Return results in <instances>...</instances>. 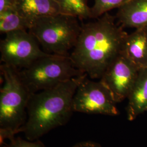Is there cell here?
<instances>
[{"mask_svg": "<svg viewBox=\"0 0 147 147\" xmlns=\"http://www.w3.org/2000/svg\"><path fill=\"white\" fill-rule=\"evenodd\" d=\"M128 0H94V3L91 7L92 19H97L109 12L118 8Z\"/></svg>", "mask_w": 147, "mask_h": 147, "instance_id": "obj_15", "label": "cell"}, {"mask_svg": "<svg viewBox=\"0 0 147 147\" xmlns=\"http://www.w3.org/2000/svg\"><path fill=\"white\" fill-rule=\"evenodd\" d=\"M32 22L15 10L0 13V32L6 34L18 30H29Z\"/></svg>", "mask_w": 147, "mask_h": 147, "instance_id": "obj_13", "label": "cell"}, {"mask_svg": "<svg viewBox=\"0 0 147 147\" xmlns=\"http://www.w3.org/2000/svg\"><path fill=\"white\" fill-rule=\"evenodd\" d=\"M82 24L77 43L70 54L75 67L90 79H101L121 54L128 33L116 16L106 13Z\"/></svg>", "mask_w": 147, "mask_h": 147, "instance_id": "obj_1", "label": "cell"}, {"mask_svg": "<svg viewBox=\"0 0 147 147\" xmlns=\"http://www.w3.org/2000/svg\"><path fill=\"white\" fill-rule=\"evenodd\" d=\"M4 84L0 91V129L15 135L25 124L31 93L21 79L19 70L1 64Z\"/></svg>", "mask_w": 147, "mask_h": 147, "instance_id": "obj_4", "label": "cell"}, {"mask_svg": "<svg viewBox=\"0 0 147 147\" xmlns=\"http://www.w3.org/2000/svg\"><path fill=\"white\" fill-rule=\"evenodd\" d=\"M117 102L110 91L101 81L86 75L79 84L73 100L74 112L115 116L119 115Z\"/></svg>", "mask_w": 147, "mask_h": 147, "instance_id": "obj_7", "label": "cell"}, {"mask_svg": "<svg viewBox=\"0 0 147 147\" xmlns=\"http://www.w3.org/2000/svg\"><path fill=\"white\" fill-rule=\"evenodd\" d=\"M118 22L124 28H141L147 26V0H128L118 8Z\"/></svg>", "mask_w": 147, "mask_h": 147, "instance_id": "obj_9", "label": "cell"}, {"mask_svg": "<svg viewBox=\"0 0 147 147\" xmlns=\"http://www.w3.org/2000/svg\"><path fill=\"white\" fill-rule=\"evenodd\" d=\"M5 147H45L44 143L39 140L36 141H26L20 137H14L10 140V143Z\"/></svg>", "mask_w": 147, "mask_h": 147, "instance_id": "obj_16", "label": "cell"}, {"mask_svg": "<svg viewBox=\"0 0 147 147\" xmlns=\"http://www.w3.org/2000/svg\"><path fill=\"white\" fill-rule=\"evenodd\" d=\"M140 69L121 53L100 79L109 89L117 103L127 98Z\"/></svg>", "mask_w": 147, "mask_h": 147, "instance_id": "obj_8", "label": "cell"}, {"mask_svg": "<svg viewBox=\"0 0 147 147\" xmlns=\"http://www.w3.org/2000/svg\"><path fill=\"white\" fill-rule=\"evenodd\" d=\"M127 99V118L134 121L147 111V68L141 69Z\"/></svg>", "mask_w": 147, "mask_h": 147, "instance_id": "obj_10", "label": "cell"}, {"mask_svg": "<svg viewBox=\"0 0 147 147\" xmlns=\"http://www.w3.org/2000/svg\"><path fill=\"white\" fill-rule=\"evenodd\" d=\"M86 75L31 94L27 104V119L20 132L33 141L67 124L74 112L73 100L76 90Z\"/></svg>", "mask_w": 147, "mask_h": 147, "instance_id": "obj_2", "label": "cell"}, {"mask_svg": "<svg viewBox=\"0 0 147 147\" xmlns=\"http://www.w3.org/2000/svg\"><path fill=\"white\" fill-rule=\"evenodd\" d=\"M5 34L0 42L2 64L20 70L38 59L50 55L40 49L36 38L27 30L10 32Z\"/></svg>", "mask_w": 147, "mask_h": 147, "instance_id": "obj_6", "label": "cell"}, {"mask_svg": "<svg viewBox=\"0 0 147 147\" xmlns=\"http://www.w3.org/2000/svg\"><path fill=\"white\" fill-rule=\"evenodd\" d=\"M121 53L138 68H147V26L128 34Z\"/></svg>", "mask_w": 147, "mask_h": 147, "instance_id": "obj_11", "label": "cell"}, {"mask_svg": "<svg viewBox=\"0 0 147 147\" xmlns=\"http://www.w3.org/2000/svg\"></svg>", "mask_w": 147, "mask_h": 147, "instance_id": "obj_19", "label": "cell"}, {"mask_svg": "<svg viewBox=\"0 0 147 147\" xmlns=\"http://www.w3.org/2000/svg\"><path fill=\"white\" fill-rule=\"evenodd\" d=\"M59 7L60 13L72 16L80 20L92 19L91 8L88 0H55Z\"/></svg>", "mask_w": 147, "mask_h": 147, "instance_id": "obj_14", "label": "cell"}, {"mask_svg": "<svg viewBox=\"0 0 147 147\" xmlns=\"http://www.w3.org/2000/svg\"><path fill=\"white\" fill-rule=\"evenodd\" d=\"M16 0H0V13L5 11H16Z\"/></svg>", "mask_w": 147, "mask_h": 147, "instance_id": "obj_17", "label": "cell"}, {"mask_svg": "<svg viewBox=\"0 0 147 147\" xmlns=\"http://www.w3.org/2000/svg\"><path fill=\"white\" fill-rule=\"evenodd\" d=\"M71 147H102L99 143L93 141L80 142Z\"/></svg>", "mask_w": 147, "mask_h": 147, "instance_id": "obj_18", "label": "cell"}, {"mask_svg": "<svg viewBox=\"0 0 147 147\" xmlns=\"http://www.w3.org/2000/svg\"><path fill=\"white\" fill-rule=\"evenodd\" d=\"M79 19L59 13L34 19L28 31L36 38L45 53L70 56L82 29Z\"/></svg>", "mask_w": 147, "mask_h": 147, "instance_id": "obj_3", "label": "cell"}, {"mask_svg": "<svg viewBox=\"0 0 147 147\" xmlns=\"http://www.w3.org/2000/svg\"><path fill=\"white\" fill-rule=\"evenodd\" d=\"M19 74L31 94L53 88L84 74L75 67L69 56L52 54L38 59L19 70Z\"/></svg>", "mask_w": 147, "mask_h": 147, "instance_id": "obj_5", "label": "cell"}, {"mask_svg": "<svg viewBox=\"0 0 147 147\" xmlns=\"http://www.w3.org/2000/svg\"><path fill=\"white\" fill-rule=\"evenodd\" d=\"M16 11L32 22L38 18L60 13L55 0H16Z\"/></svg>", "mask_w": 147, "mask_h": 147, "instance_id": "obj_12", "label": "cell"}]
</instances>
